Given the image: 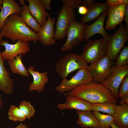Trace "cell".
I'll return each mask as SVG.
<instances>
[{"mask_svg":"<svg viewBox=\"0 0 128 128\" xmlns=\"http://www.w3.org/2000/svg\"><path fill=\"white\" fill-rule=\"evenodd\" d=\"M0 36L10 39L13 43L17 40L27 42L39 41L38 33L27 26L19 14H12L6 18Z\"/></svg>","mask_w":128,"mask_h":128,"instance_id":"cell-1","label":"cell"},{"mask_svg":"<svg viewBox=\"0 0 128 128\" xmlns=\"http://www.w3.org/2000/svg\"><path fill=\"white\" fill-rule=\"evenodd\" d=\"M67 95L83 100L92 104L105 102L117 103L118 101L109 89L101 83L93 81L77 86L68 92Z\"/></svg>","mask_w":128,"mask_h":128,"instance_id":"cell-2","label":"cell"},{"mask_svg":"<svg viewBox=\"0 0 128 128\" xmlns=\"http://www.w3.org/2000/svg\"><path fill=\"white\" fill-rule=\"evenodd\" d=\"M82 0H63V5L58 15L56 23L55 41L64 39L67 35L71 23L76 19L74 11L82 5Z\"/></svg>","mask_w":128,"mask_h":128,"instance_id":"cell-3","label":"cell"},{"mask_svg":"<svg viewBox=\"0 0 128 128\" xmlns=\"http://www.w3.org/2000/svg\"><path fill=\"white\" fill-rule=\"evenodd\" d=\"M87 64L81 55L70 53L61 57L56 63L55 71L61 78H66L69 73L74 71L87 69Z\"/></svg>","mask_w":128,"mask_h":128,"instance_id":"cell-4","label":"cell"},{"mask_svg":"<svg viewBox=\"0 0 128 128\" xmlns=\"http://www.w3.org/2000/svg\"><path fill=\"white\" fill-rule=\"evenodd\" d=\"M108 40L103 37L87 41L81 55L87 63L92 64L106 55Z\"/></svg>","mask_w":128,"mask_h":128,"instance_id":"cell-5","label":"cell"},{"mask_svg":"<svg viewBox=\"0 0 128 128\" xmlns=\"http://www.w3.org/2000/svg\"><path fill=\"white\" fill-rule=\"evenodd\" d=\"M128 40V28L121 24L113 34L109 35L106 55L115 60Z\"/></svg>","mask_w":128,"mask_h":128,"instance_id":"cell-6","label":"cell"},{"mask_svg":"<svg viewBox=\"0 0 128 128\" xmlns=\"http://www.w3.org/2000/svg\"><path fill=\"white\" fill-rule=\"evenodd\" d=\"M115 63L107 55L88 65L87 69L92 77L93 82L101 83L109 77Z\"/></svg>","mask_w":128,"mask_h":128,"instance_id":"cell-7","label":"cell"},{"mask_svg":"<svg viewBox=\"0 0 128 128\" xmlns=\"http://www.w3.org/2000/svg\"><path fill=\"white\" fill-rule=\"evenodd\" d=\"M85 34V24L76 19L74 20L68 28L67 40L61 48L60 51H67L78 46L84 40Z\"/></svg>","mask_w":128,"mask_h":128,"instance_id":"cell-8","label":"cell"},{"mask_svg":"<svg viewBox=\"0 0 128 128\" xmlns=\"http://www.w3.org/2000/svg\"><path fill=\"white\" fill-rule=\"evenodd\" d=\"M93 81L92 77L87 69H79L76 74L69 80L63 78L60 83L55 88L60 93L69 92L77 86Z\"/></svg>","mask_w":128,"mask_h":128,"instance_id":"cell-9","label":"cell"},{"mask_svg":"<svg viewBox=\"0 0 128 128\" xmlns=\"http://www.w3.org/2000/svg\"><path fill=\"white\" fill-rule=\"evenodd\" d=\"M128 74V65L117 67L113 65L110 76L101 84L109 89L116 100L120 98L119 86L125 77Z\"/></svg>","mask_w":128,"mask_h":128,"instance_id":"cell-10","label":"cell"},{"mask_svg":"<svg viewBox=\"0 0 128 128\" xmlns=\"http://www.w3.org/2000/svg\"><path fill=\"white\" fill-rule=\"evenodd\" d=\"M0 45L5 48V50L1 52V54L4 60L8 61L20 54L25 56L30 50L28 42L19 40L17 41L14 44H12L7 41L2 40L0 42Z\"/></svg>","mask_w":128,"mask_h":128,"instance_id":"cell-11","label":"cell"},{"mask_svg":"<svg viewBox=\"0 0 128 128\" xmlns=\"http://www.w3.org/2000/svg\"><path fill=\"white\" fill-rule=\"evenodd\" d=\"M128 4L109 5L107 9L108 17L105 24L106 30H113L117 26L122 24Z\"/></svg>","mask_w":128,"mask_h":128,"instance_id":"cell-12","label":"cell"},{"mask_svg":"<svg viewBox=\"0 0 128 128\" xmlns=\"http://www.w3.org/2000/svg\"><path fill=\"white\" fill-rule=\"evenodd\" d=\"M55 22L54 17H49L46 23L41 26L40 31L38 33L39 41L44 46H50L55 43L54 38Z\"/></svg>","mask_w":128,"mask_h":128,"instance_id":"cell-13","label":"cell"},{"mask_svg":"<svg viewBox=\"0 0 128 128\" xmlns=\"http://www.w3.org/2000/svg\"><path fill=\"white\" fill-rule=\"evenodd\" d=\"M108 14L107 9L104 12L97 20L91 25L85 24L86 34L84 41H87L91 36L96 34H100L103 38H109V34L104 27V21Z\"/></svg>","mask_w":128,"mask_h":128,"instance_id":"cell-14","label":"cell"},{"mask_svg":"<svg viewBox=\"0 0 128 128\" xmlns=\"http://www.w3.org/2000/svg\"><path fill=\"white\" fill-rule=\"evenodd\" d=\"M92 104L76 97L67 96L64 103L59 104L57 107L60 110L75 109L80 111H91Z\"/></svg>","mask_w":128,"mask_h":128,"instance_id":"cell-15","label":"cell"},{"mask_svg":"<svg viewBox=\"0 0 128 128\" xmlns=\"http://www.w3.org/2000/svg\"><path fill=\"white\" fill-rule=\"evenodd\" d=\"M27 70L32 75L33 79V82L29 85V90L36 91L38 93H40L44 89L45 84L49 81L47 76L48 72H40L36 70H35L34 67L32 66H29Z\"/></svg>","mask_w":128,"mask_h":128,"instance_id":"cell-16","label":"cell"},{"mask_svg":"<svg viewBox=\"0 0 128 128\" xmlns=\"http://www.w3.org/2000/svg\"><path fill=\"white\" fill-rule=\"evenodd\" d=\"M28 9L30 13L41 26L46 23L49 14L42 6L40 0H27Z\"/></svg>","mask_w":128,"mask_h":128,"instance_id":"cell-17","label":"cell"},{"mask_svg":"<svg viewBox=\"0 0 128 128\" xmlns=\"http://www.w3.org/2000/svg\"><path fill=\"white\" fill-rule=\"evenodd\" d=\"M4 59L0 51V89L5 93L11 94L13 92V80L4 66Z\"/></svg>","mask_w":128,"mask_h":128,"instance_id":"cell-18","label":"cell"},{"mask_svg":"<svg viewBox=\"0 0 128 128\" xmlns=\"http://www.w3.org/2000/svg\"><path fill=\"white\" fill-rule=\"evenodd\" d=\"M3 1L2 6L0 7V31L6 18L12 14H19L22 8V6L14 0Z\"/></svg>","mask_w":128,"mask_h":128,"instance_id":"cell-19","label":"cell"},{"mask_svg":"<svg viewBox=\"0 0 128 128\" xmlns=\"http://www.w3.org/2000/svg\"><path fill=\"white\" fill-rule=\"evenodd\" d=\"M109 5L106 2H94L87 8V12L81 18V22L84 24L100 17L104 12L107 9Z\"/></svg>","mask_w":128,"mask_h":128,"instance_id":"cell-20","label":"cell"},{"mask_svg":"<svg viewBox=\"0 0 128 128\" xmlns=\"http://www.w3.org/2000/svg\"><path fill=\"white\" fill-rule=\"evenodd\" d=\"M78 118L77 122L82 128H99L98 121L91 111L77 110Z\"/></svg>","mask_w":128,"mask_h":128,"instance_id":"cell-21","label":"cell"},{"mask_svg":"<svg viewBox=\"0 0 128 128\" xmlns=\"http://www.w3.org/2000/svg\"><path fill=\"white\" fill-rule=\"evenodd\" d=\"M114 122L120 128H128V103L117 105L113 115Z\"/></svg>","mask_w":128,"mask_h":128,"instance_id":"cell-22","label":"cell"},{"mask_svg":"<svg viewBox=\"0 0 128 128\" xmlns=\"http://www.w3.org/2000/svg\"><path fill=\"white\" fill-rule=\"evenodd\" d=\"M27 26L35 32L38 33L41 26L33 17L28 9V6L25 4L22 6L19 14Z\"/></svg>","mask_w":128,"mask_h":128,"instance_id":"cell-23","label":"cell"},{"mask_svg":"<svg viewBox=\"0 0 128 128\" xmlns=\"http://www.w3.org/2000/svg\"><path fill=\"white\" fill-rule=\"evenodd\" d=\"M21 54L19 55L8 61L10 69L13 73L19 75L28 77L29 73L24 66L22 61Z\"/></svg>","mask_w":128,"mask_h":128,"instance_id":"cell-24","label":"cell"},{"mask_svg":"<svg viewBox=\"0 0 128 128\" xmlns=\"http://www.w3.org/2000/svg\"><path fill=\"white\" fill-rule=\"evenodd\" d=\"M117 106L116 103L109 102L97 103L92 104L91 110L93 111L102 112L113 116Z\"/></svg>","mask_w":128,"mask_h":128,"instance_id":"cell-25","label":"cell"},{"mask_svg":"<svg viewBox=\"0 0 128 128\" xmlns=\"http://www.w3.org/2000/svg\"><path fill=\"white\" fill-rule=\"evenodd\" d=\"M93 112L98 121L99 128H110L111 123L114 122L113 116L102 114L97 111Z\"/></svg>","mask_w":128,"mask_h":128,"instance_id":"cell-26","label":"cell"},{"mask_svg":"<svg viewBox=\"0 0 128 128\" xmlns=\"http://www.w3.org/2000/svg\"><path fill=\"white\" fill-rule=\"evenodd\" d=\"M8 114L9 119L14 121H24L27 119L18 107L15 105L10 106Z\"/></svg>","mask_w":128,"mask_h":128,"instance_id":"cell-27","label":"cell"},{"mask_svg":"<svg viewBox=\"0 0 128 128\" xmlns=\"http://www.w3.org/2000/svg\"><path fill=\"white\" fill-rule=\"evenodd\" d=\"M119 94L121 98L119 104L128 103V74L123 80L120 87Z\"/></svg>","mask_w":128,"mask_h":128,"instance_id":"cell-28","label":"cell"},{"mask_svg":"<svg viewBox=\"0 0 128 128\" xmlns=\"http://www.w3.org/2000/svg\"><path fill=\"white\" fill-rule=\"evenodd\" d=\"M18 107L27 119H30L34 116L35 110L29 102L23 101Z\"/></svg>","mask_w":128,"mask_h":128,"instance_id":"cell-29","label":"cell"},{"mask_svg":"<svg viewBox=\"0 0 128 128\" xmlns=\"http://www.w3.org/2000/svg\"><path fill=\"white\" fill-rule=\"evenodd\" d=\"M115 66L120 67L128 65V45L124 46L120 51L116 59Z\"/></svg>","mask_w":128,"mask_h":128,"instance_id":"cell-30","label":"cell"},{"mask_svg":"<svg viewBox=\"0 0 128 128\" xmlns=\"http://www.w3.org/2000/svg\"><path fill=\"white\" fill-rule=\"evenodd\" d=\"M106 2L110 5H116L123 4H128V0H106Z\"/></svg>","mask_w":128,"mask_h":128,"instance_id":"cell-31","label":"cell"},{"mask_svg":"<svg viewBox=\"0 0 128 128\" xmlns=\"http://www.w3.org/2000/svg\"><path fill=\"white\" fill-rule=\"evenodd\" d=\"M41 3L44 8L46 10L51 9L50 3L51 0H40Z\"/></svg>","mask_w":128,"mask_h":128,"instance_id":"cell-32","label":"cell"},{"mask_svg":"<svg viewBox=\"0 0 128 128\" xmlns=\"http://www.w3.org/2000/svg\"><path fill=\"white\" fill-rule=\"evenodd\" d=\"M78 8V12L80 14L83 16L87 13L88 11V9L86 7L81 6Z\"/></svg>","mask_w":128,"mask_h":128,"instance_id":"cell-33","label":"cell"},{"mask_svg":"<svg viewBox=\"0 0 128 128\" xmlns=\"http://www.w3.org/2000/svg\"><path fill=\"white\" fill-rule=\"evenodd\" d=\"M94 0H82L81 6H83L88 8L94 3Z\"/></svg>","mask_w":128,"mask_h":128,"instance_id":"cell-34","label":"cell"},{"mask_svg":"<svg viewBox=\"0 0 128 128\" xmlns=\"http://www.w3.org/2000/svg\"><path fill=\"white\" fill-rule=\"evenodd\" d=\"M125 24V25H128V4L127 5L124 20Z\"/></svg>","mask_w":128,"mask_h":128,"instance_id":"cell-35","label":"cell"},{"mask_svg":"<svg viewBox=\"0 0 128 128\" xmlns=\"http://www.w3.org/2000/svg\"><path fill=\"white\" fill-rule=\"evenodd\" d=\"M16 128H28L25 124H20L16 127Z\"/></svg>","mask_w":128,"mask_h":128,"instance_id":"cell-36","label":"cell"},{"mask_svg":"<svg viewBox=\"0 0 128 128\" xmlns=\"http://www.w3.org/2000/svg\"><path fill=\"white\" fill-rule=\"evenodd\" d=\"M110 127L112 128H120L117 126L114 123V122H113L111 124Z\"/></svg>","mask_w":128,"mask_h":128,"instance_id":"cell-37","label":"cell"},{"mask_svg":"<svg viewBox=\"0 0 128 128\" xmlns=\"http://www.w3.org/2000/svg\"><path fill=\"white\" fill-rule=\"evenodd\" d=\"M18 1L21 5L22 6L25 4V1L24 0H19Z\"/></svg>","mask_w":128,"mask_h":128,"instance_id":"cell-38","label":"cell"},{"mask_svg":"<svg viewBox=\"0 0 128 128\" xmlns=\"http://www.w3.org/2000/svg\"><path fill=\"white\" fill-rule=\"evenodd\" d=\"M3 0H0V7H2L3 3Z\"/></svg>","mask_w":128,"mask_h":128,"instance_id":"cell-39","label":"cell"},{"mask_svg":"<svg viewBox=\"0 0 128 128\" xmlns=\"http://www.w3.org/2000/svg\"><path fill=\"white\" fill-rule=\"evenodd\" d=\"M2 101L1 100V95H0V108L1 106L2 105Z\"/></svg>","mask_w":128,"mask_h":128,"instance_id":"cell-40","label":"cell"},{"mask_svg":"<svg viewBox=\"0 0 128 128\" xmlns=\"http://www.w3.org/2000/svg\"><path fill=\"white\" fill-rule=\"evenodd\" d=\"M2 38L0 36V42L2 40Z\"/></svg>","mask_w":128,"mask_h":128,"instance_id":"cell-41","label":"cell"}]
</instances>
